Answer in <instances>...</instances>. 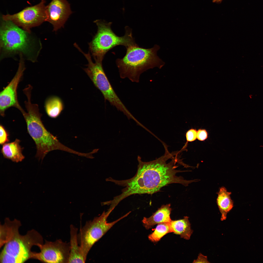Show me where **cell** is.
<instances>
[{"instance_id": "cell-1", "label": "cell", "mask_w": 263, "mask_h": 263, "mask_svg": "<svg viewBox=\"0 0 263 263\" xmlns=\"http://www.w3.org/2000/svg\"><path fill=\"white\" fill-rule=\"evenodd\" d=\"M165 146L164 155L152 161L145 162L138 156V164L136 173L132 178L121 180V186L124 187L122 191L125 197L135 194H152L158 192L163 187L172 183H179L187 186L197 179L187 180L177 173L182 172L177 170L176 163L180 162L177 152L170 153Z\"/></svg>"}, {"instance_id": "cell-2", "label": "cell", "mask_w": 263, "mask_h": 263, "mask_svg": "<svg viewBox=\"0 0 263 263\" xmlns=\"http://www.w3.org/2000/svg\"><path fill=\"white\" fill-rule=\"evenodd\" d=\"M42 48L39 39L12 22L2 19L0 28V59L22 56L34 62Z\"/></svg>"}, {"instance_id": "cell-3", "label": "cell", "mask_w": 263, "mask_h": 263, "mask_svg": "<svg viewBox=\"0 0 263 263\" xmlns=\"http://www.w3.org/2000/svg\"><path fill=\"white\" fill-rule=\"evenodd\" d=\"M32 90L28 88L23 90L27 99L24 102L27 112L23 110L21 113L26 122L28 132L35 143L37 150L36 157L42 160L48 153L56 150L78 155L79 152L61 143L45 128L41 120L42 115L38 105L31 102Z\"/></svg>"}, {"instance_id": "cell-4", "label": "cell", "mask_w": 263, "mask_h": 263, "mask_svg": "<svg viewBox=\"0 0 263 263\" xmlns=\"http://www.w3.org/2000/svg\"><path fill=\"white\" fill-rule=\"evenodd\" d=\"M160 48L157 45L150 48L140 47L137 45L126 48L125 55L116 60L121 78L137 83L144 72L155 67L161 68L165 63L157 55Z\"/></svg>"}, {"instance_id": "cell-5", "label": "cell", "mask_w": 263, "mask_h": 263, "mask_svg": "<svg viewBox=\"0 0 263 263\" xmlns=\"http://www.w3.org/2000/svg\"><path fill=\"white\" fill-rule=\"evenodd\" d=\"M21 226L20 223L16 224L9 230L0 253V263H24L33 259L34 252L31 250L33 246L38 247L44 243L42 236L35 229L29 230L24 235H21L19 229Z\"/></svg>"}, {"instance_id": "cell-6", "label": "cell", "mask_w": 263, "mask_h": 263, "mask_svg": "<svg viewBox=\"0 0 263 263\" xmlns=\"http://www.w3.org/2000/svg\"><path fill=\"white\" fill-rule=\"evenodd\" d=\"M94 22L97 26V31L89 46L95 60L102 61L106 53L116 46L122 45L126 48L137 45L132 37V30L129 27H125V35L119 37L112 30V22L99 20Z\"/></svg>"}, {"instance_id": "cell-7", "label": "cell", "mask_w": 263, "mask_h": 263, "mask_svg": "<svg viewBox=\"0 0 263 263\" xmlns=\"http://www.w3.org/2000/svg\"><path fill=\"white\" fill-rule=\"evenodd\" d=\"M112 211H104L99 216L86 222L80 228L77 234L78 242L84 256L87 254L94 244L101 238L115 224L129 214H126L113 222L108 223L107 217Z\"/></svg>"}, {"instance_id": "cell-8", "label": "cell", "mask_w": 263, "mask_h": 263, "mask_svg": "<svg viewBox=\"0 0 263 263\" xmlns=\"http://www.w3.org/2000/svg\"><path fill=\"white\" fill-rule=\"evenodd\" d=\"M87 67L84 70L94 86L103 94L105 101L122 112L129 118H134L122 102L112 87L103 68L102 62L91 59L88 61Z\"/></svg>"}, {"instance_id": "cell-9", "label": "cell", "mask_w": 263, "mask_h": 263, "mask_svg": "<svg viewBox=\"0 0 263 263\" xmlns=\"http://www.w3.org/2000/svg\"><path fill=\"white\" fill-rule=\"evenodd\" d=\"M45 3V0H41L39 3L27 7L16 14L2 15V18L10 21L25 30L31 32L32 28L46 21Z\"/></svg>"}, {"instance_id": "cell-10", "label": "cell", "mask_w": 263, "mask_h": 263, "mask_svg": "<svg viewBox=\"0 0 263 263\" xmlns=\"http://www.w3.org/2000/svg\"><path fill=\"white\" fill-rule=\"evenodd\" d=\"M40 251L34 252L33 259L43 263H68L70 251L69 243L58 239L54 242L46 240L38 247Z\"/></svg>"}, {"instance_id": "cell-11", "label": "cell", "mask_w": 263, "mask_h": 263, "mask_svg": "<svg viewBox=\"0 0 263 263\" xmlns=\"http://www.w3.org/2000/svg\"><path fill=\"white\" fill-rule=\"evenodd\" d=\"M19 57V66L15 75L0 93V113L3 117L6 111L10 107H15L20 112L23 110L19 103L17 94L18 84L25 69L24 59L22 56Z\"/></svg>"}, {"instance_id": "cell-12", "label": "cell", "mask_w": 263, "mask_h": 263, "mask_svg": "<svg viewBox=\"0 0 263 263\" xmlns=\"http://www.w3.org/2000/svg\"><path fill=\"white\" fill-rule=\"evenodd\" d=\"M46 21L52 25L56 31L64 27L72 11L66 0H52L46 6Z\"/></svg>"}, {"instance_id": "cell-13", "label": "cell", "mask_w": 263, "mask_h": 263, "mask_svg": "<svg viewBox=\"0 0 263 263\" xmlns=\"http://www.w3.org/2000/svg\"><path fill=\"white\" fill-rule=\"evenodd\" d=\"M170 204L163 205L150 217H144L142 220L143 225L147 229L152 227L157 224L163 223H170L171 211Z\"/></svg>"}, {"instance_id": "cell-14", "label": "cell", "mask_w": 263, "mask_h": 263, "mask_svg": "<svg viewBox=\"0 0 263 263\" xmlns=\"http://www.w3.org/2000/svg\"><path fill=\"white\" fill-rule=\"evenodd\" d=\"M78 229L73 225L70 226V245L68 263H85L86 258L84 255L77 238Z\"/></svg>"}, {"instance_id": "cell-15", "label": "cell", "mask_w": 263, "mask_h": 263, "mask_svg": "<svg viewBox=\"0 0 263 263\" xmlns=\"http://www.w3.org/2000/svg\"><path fill=\"white\" fill-rule=\"evenodd\" d=\"M20 140L16 139L15 141L3 145L1 152L4 157L12 161L18 162L21 161L25 157L22 153L23 148L19 143Z\"/></svg>"}, {"instance_id": "cell-16", "label": "cell", "mask_w": 263, "mask_h": 263, "mask_svg": "<svg viewBox=\"0 0 263 263\" xmlns=\"http://www.w3.org/2000/svg\"><path fill=\"white\" fill-rule=\"evenodd\" d=\"M231 194L224 187H221L217 193L216 203L221 214V221L226 219L227 213L233 207V202L230 197Z\"/></svg>"}, {"instance_id": "cell-17", "label": "cell", "mask_w": 263, "mask_h": 263, "mask_svg": "<svg viewBox=\"0 0 263 263\" xmlns=\"http://www.w3.org/2000/svg\"><path fill=\"white\" fill-rule=\"evenodd\" d=\"M170 224L173 232L179 235L184 239L187 240L190 239L193 231L191 228L188 217H184L181 219L171 220Z\"/></svg>"}, {"instance_id": "cell-18", "label": "cell", "mask_w": 263, "mask_h": 263, "mask_svg": "<svg viewBox=\"0 0 263 263\" xmlns=\"http://www.w3.org/2000/svg\"><path fill=\"white\" fill-rule=\"evenodd\" d=\"M45 108L48 116L55 118L58 117L63 110L64 105L60 98L53 96L46 99L45 102Z\"/></svg>"}, {"instance_id": "cell-19", "label": "cell", "mask_w": 263, "mask_h": 263, "mask_svg": "<svg viewBox=\"0 0 263 263\" xmlns=\"http://www.w3.org/2000/svg\"><path fill=\"white\" fill-rule=\"evenodd\" d=\"M173 232L170 223H163L158 224L154 231L148 236L149 239L153 242H157L164 235Z\"/></svg>"}, {"instance_id": "cell-20", "label": "cell", "mask_w": 263, "mask_h": 263, "mask_svg": "<svg viewBox=\"0 0 263 263\" xmlns=\"http://www.w3.org/2000/svg\"><path fill=\"white\" fill-rule=\"evenodd\" d=\"M9 141L7 131L2 124L0 125V144L3 145Z\"/></svg>"}, {"instance_id": "cell-21", "label": "cell", "mask_w": 263, "mask_h": 263, "mask_svg": "<svg viewBox=\"0 0 263 263\" xmlns=\"http://www.w3.org/2000/svg\"><path fill=\"white\" fill-rule=\"evenodd\" d=\"M197 131L196 129H191L188 130L186 133L187 142L183 148H185L188 142H192L197 139Z\"/></svg>"}, {"instance_id": "cell-22", "label": "cell", "mask_w": 263, "mask_h": 263, "mask_svg": "<svg viewBox=\"0 0 263 263\" xmlns=\"http://www.w3.org/2000/svg\"><path fill=\"white\" fill-rule=\"evenodd\" d=\"M208 133L205 129H200L197 131V139L199 140L203 141L207 139Z\"/></svg>"}, {"instance_id": "cell-23", "label": "cell", "mask_w": 263, "mask_h": 263, "mask_svg": "<svg viewBox=\"0 0 263 263\" xmlns=\"http://www.w3.org/2000/svg\"><path fill=\"white\" fill-rule=\"evenodd\" d=\"M193 263H209L207 260V256H205L200 253L199 254L197 258L193 262Z\"/></svg>"}, {"instance_id": "cell-24", "label": "cell", "mask_w": 263, "mask_h": 263, "mask_svg": "<svg viewBox=\"0 0 263 263\" xmlns=\"http://www.w3.org/2000/svg\"><path fill=\"white\" fill-rule=\"evenodd\" d=\"M223 0H213V1L214 2L218 3L221 2Z\"/></svg>"}]
</instances>
